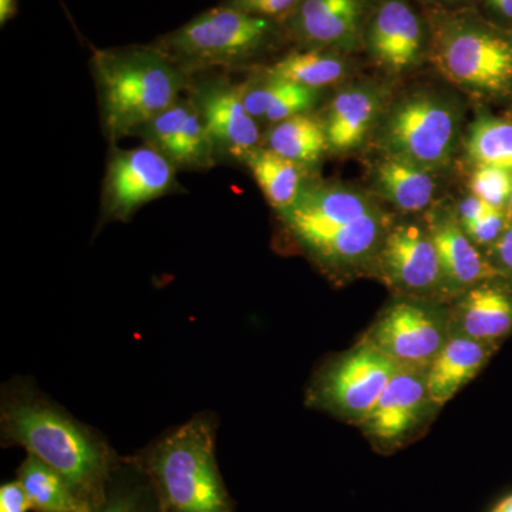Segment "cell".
I'll return each instance as SVG.
<instances>
[{
    "label": "cell",
    "mask_w": 512,
    "mask_h": 512,
    "mask_svg": "<svg viewBox=\"0 0 512 512\" xmlns=\"http://www.w3.org/2000/svg\"><path fill=\"white\" fill-rule=\"evenodd\" d=\"M430 30L433 62L451 83L485 96L511 89L512 33L468 12L437 13Z\"/></svg>",
    "instance_id": "obj_6"
},
{
    "label": "cell",
    "mask_w": 512,
    "mask_h": 512,
    "mask_svg": "<svg viewBox=\"0 0 512 512\" xmlns=\"http://www.w3.org/2000/svg\"><path fill=\"white\" fill-rule=\"evenodd\" d=\"M16 480L28 495L32 512H92L74 493L72 485L30 454L16 470Z\"/></svg>",
    "instance_id": "obj_26"
},
{
    "label": "cell",
    "mask_w": 512,
    "mask_h": 512,
    "mask_svg": "<svg viewBox=\"0 0 512 512\" xmlns=\"http://www.w3.org/2000/svg\"><path fill=\"white\" fill-rule=\"evenodd\" d=\"M440 409L427 387V369L402 366L357 427L377 453L389 456L419 439Z\"/></svg>",
    "instance_id": "obj_11"
},
{
    "label": "cell",
    "mask_w": 512,
    "mask_h": 512,
    "mask_svg": "<svg viewBox=\"0 0 512 512\" xmlns=\"http://www.w3.org/2000/svg\"><path fill=\"white\" fill-rule=\"evenodd\" d=\"M245 165L254 175L266 201L276 212L285 211L295 204L309 183L306 178L308 168L262 146L247 158Z\"/></svg>",
    "instance_id": "obj_24"
},
{
    "label": "cell",
    "mask_w": 512,
    "mask_h": 512,
    "mask_svg": "<svg viewBox=\"0 0 512 512\" xmlns=\"http://www.w3.org/2000/svg\"><path fill=\"white\" fill-rule=\"evenodd\" d=\"M0 441L25 448L52 467L90 508L106 494L121 457L99 431L77 420L26 377H15L0 394Z\"/></svg>",
    "instance_id": "obj_1"
},
{
    "label": "cell",
    "mask_w": 512,
    "mask_h": 512,
    "mask_svg": "<svg viewBox=\"0 0 512 512\" xmlns=\"http://www.w3.org/2000/svg\"><path fill=\"white\" fill-rule=\"evenodd\" d=\"M507 212L505 210H497L491 208L490 211L485 212L483 217L478 218L476 221L467 222L461 225L468 238L480 247H493L498 238L503 235L505 228L508 225Z\"/></svg>",
    "instance_id": "obj_30"
},
{
    "label": "cell",
    "mask_w": 512,
    "mask_h": 512,
    "mask_svg": "<svg viewBox=\"0 0 512 512\" xmlns=\"http://www.w3.org/2000/svg\"><path fill=\"white\" fill-rule=\"evenodd\" d=\"M286 39L279 20L220 5L158 37L154 45L188 76L238 69L256 62Z\"/></svg>",
    "instance_id": "obj_5"
},
{
    "label": "cell",
    "mask_w": 512,
    "mask_h": 512,
    "mask_svg": "<svg viewBox=\"0 0 512 512\" xmlns=\"http://www.w3.org/2000/svg\"><path fill=\"white\" fill-rule=\"evenodd\" d=\"M217 414L201 412L133 454L161 512H237L217 461Z\"/></svg>",
    "instance_id": "obj_3"
},
{
    "label": "cell",
    "mask_w": 512,
    "mask_h": 512,
    "mask_svg": "<svg viewBox=\"0 0 512 512\" xmlns=\"http://www.w3.org/2000/svg\"><path fill=\"white\" fill-rule=\"evenodd\" d=\"M430 26L409 0H373L363 47L377 66L392 74L409 72L426 55Z\"/></svg>",
    "instance_id": "obj_15"
},
{
    "label": "cell",
    "mask_w": 512,
    "mask_h": 512,
    "mask_svg": "<svg viewBox=\"0 0 512 512\" xmlns=\"http://www.w3.org/2000/svg\"><path fill=\"white\" fill-rule=\"evenodd\" d=\"M92 72L111 146L136 133L187 92L190 76L156 45L96 50Z\"/></svg>",
    "instance_id": "obj_4"
},
{
    "label": "cell",
    "mask_w": 512,
    "mask_h": 512,
    "mask_svg": "<svg viewBox=\"0 0 512 512\" xmlns=\"http://www.w3.org/2000/svg\"><path fill=\"white\" fill-rule=\"evenodd\" d=\"M505 212H507L508 221H512V192L507 207H505Z\"/></svg>",
    "instance_id": "obj_39"
},
{
    "label": "cell",
    "mask_w": 512,
    "mask_h": 512,
    "mask_svg": "<svg viewBox=\"0 0 512 512\" xmlns=\"http://www.w3.org/2000/svg\"><path fill=\"white\" fill-rule=\"evenodd\" d=\"M450 338V303L394 296L362 336L403 367L429 369Z\"/></svg>",
    "instance_id": "obj_9"
},
{
    "label": "cell",
    "mask_w": 512,
    "mask_h": 512,
    "mask_svg": "<svg viewBox=\"0 0 512 512\" xmlns=\"http://www.w3.org/2000/svg\"><path fill=\"white\" fill-rule=\"evenodd\" d=\"M511 332L512 286L503 276L471 286L450 303V336L500 345Z\"/></svg>",
    "instance_id": "obj_17"
},
{
    "label": "cell",
    "mask_w": 512,
    "mask_h": 512,
    "mask_svg": "<svg viewBox=\"0 0 512 512\" xmlns=\"http://www.w3.org/2000/svg\"><path fill=\"white\" fill-rule=\"evenodd\" d=\"M488 261L498 274L512 282V221L488 252Z\"/></svg>",
    "instance_id": "obj_32"
},
{
    "label": "cell",
    "mask_w": 512,
    "mask_h": 512,
    "mask_svg": "<svg viewBox=\"0 0 512 512\" xmlns=\"http://www.w3.org/2000/svg\"><path fill=\"white\" fill-rule=\"evenodd\" d=\"M498 346L464 336H450L427 369V387L433 402L440 407L450 402L463 387L476 379Z\"/></svg>",
    "instance_id": "obj_20"
},
{
    "label": "cell",
    "mask_w": 512,
    "mask_h": 512,
    "mask_svg": "<svg viewBox=\"0 0 512 512\" xmlns=\"http://www.w3.org/2000/svg\"><path fill=\"white\" fill-rule=\"evenodd\" d=\"M427 227L439 254L444 292L451 303L471 286L501 276L487 256L468 238L454 212H434Z\"/></svg>",
    "instance_id": "obj_18"
},
{
    "label": "cell",
    "mask_w": 512,
    "mask_h": 512,
    "mask_svg": "<svg viewBox=\"0 0 512 512\" xmlns=\"http://www.w3.org/2000/svg\"><path fill=\"white\" fill-rule=\"evenodd\" d=\"M262 76L242 83L245 107L258 123L274 126L299 114L311 113L318 104L320 90L276 79L265 72Z\"/></svg>",
    "instance_id": "obj_21"
},
{
    "label": "cell",
    "mask_w": 512,
    "mask_h": 512,
    "mask_svg": "<svg viewBox=\"0 0 512 512\" xmlns=\"http://www.w3.org/2000/svg\"><path fill=\"white\" fill-rule=\"evenodd\" d=\"M28 495L18 480L0 485V512H29Z\"/></svg>",
    "instance_id": "obj_33"
},
{
    "label": "cell",
    "mask_w": 512,
    "mask_h": 512,
    "mask_svg": "<svg viewBox=\"0 0 512 512\" xmlns=\"http://www.w3.org/2000/svg\"><path fill=\"white\" fill-rule=\"evenodd\" d=\"M18 0H0V25L5 26L9 20L18 15Z\"/></svg>",
    "instance_id": "obj_35"
},
{
    "label": "cell",
    "mask_w": 512,
    "mask_h": 512,
    "mask_svg": "<svg viewBox=\"0 0 512 512\" xmlns=\"http://www.w3.org/2000/svg\"><path fill=\"white\" fill-rule=\"evenodd\" d=\"M369 272L389 286L394 296L448 303L439 254L427 224H393Z\"/></svg>",
    "instance_id": "obj_12"
},
{
    "label": "cell",
    "mask_w": 512,
    "mask_h": 512,
    "mask_svg": "<svg viewBox=\"0 0 512 512\" xmlns=\"http://www.w3.org/2000/svg\"><path fill=\"white\" fill-rule=\"evenodd\" d=\"M187 93L207 128L218 161L245 164L262 146L264 136L245 107L242 84L229 82L221 74H194Z\"/></svg>",
    "instance_id": "obj_13"
},
{
    "label": "cell",
    "mask_w": 512,
    "mask_h": 512,
    "mask_svg": "<svg viewBox=\"0 0 512 512\" xmlns=\"http://www.w3.org/2000/svg\"><path fill=\"white\" fill-rule=\"evenodd\" d=\"M278 218L293 247L335 279L369 272L393 225L369 195L311 181Z\"/></svg>",
    "instance_id": "obj_2"
},
{
    "label": "cell",
    "mask_w": 512,
    "mask_h": 512,
    "mask_svg": "<svg viewBox=\"0 0 512 512\" xmlns=\"http://www.w3.org/2000/svg\"><path fill=\"white\" fill-rule=\"evenodd\" d=\"M299 2L301 0H222L221 5L239 9L251 15L282 20L296 8Z\"/></svg>",
    "instance_id": "obj_31"
},
{
    "label": "cell",
    "mask_w": 512,
    "mask_h": 512,
    "mask_svg": "<svg viewBox=\"0 0 512 512\" xmlns=\"http://www.w3.org/2000/svg\"><path fill=\"white\" fill-rule=\"evenodd\" d=\"M491 512H512V495L495 505L494 510Z\"/></svg>",
    "instance_id": "obj_37"
},
{
    "label": "cell",
    "mask_w": 512,
    "mask_h": 512,
    "mask_svg": "<svg viewBox=\"0 0 512 512\" xmlns=\"http://www.w3.org/2000/svg\"><path fill=\"white\" fill-rule=\"evenodd\" d=\"M430 2L441 3V5H454V3L466 2V0H430Z\"/></svg>",
    "instance_id": "obj_38"
},
{
    "label": "cell",
    "mask_w": 512,
    "mask_h": 512,
    "mask_svg": "<svg viewBox=\"0 0 512 512\" xmlns=\"http://www.w3.org/2000/svg\"><path fill=\"white\" fill-rule=\"evenodd\" d=\"M346 55L323 49H295L264 70L268 76L320 90L342 82L350 66Z\"/></svg>",
    "instance_id": "obj_25"
},
{
    "label": "cell",
    "mask_w": 512,
    "mask_h": 512,
    "mask_svg": "<svg viewBox=\"0 0 512 512\" xmlns=\"http://www.w3.org/2000/svg\"><path fill=\"white\" fill-rule=\"evenodd\" d=\"M466 147L476 165L512 171V121L481 116L470 128Z\"/></svg>",
    "instance_id": "obj_28"
},
{
    "label": "cell",
    "mask_w": 512,
    "mask_h": 512,
    "mask_svg": "<svg viewBox=\"0 0 512 512\" xmlns=\"http://www.w3.org/2000/svg\"><path fill=\"white\" fill-rule=\"evenodd\" d=\"M262 147L309 170L329 151L325 123L309 113L291 117L269 127Z\"/></svg>",
    "instance_id": "obj_23"
},
{
    "label": "cell",
    "mask_w": 512,
    "mask_h": 512,
    "mask_svg": "<svg viewBox=\"0 0 512 512\" xmlns=\"http://www.w3.org/2000/svg\"><path fill=\"white\" fill-rule=\"evenodd\" d=\"M382 110V97L372 86H353L330 101L325 123L329 151L350 153L365 144Z\"/></svg>",
    "instance_id": "obj_19"
},
{
    "label": "cell",
    "mask_w": 512,
    "mask_h": 512,
    "mask_svg": "<svg viewBox=\"0 0 512 512\" xmlns=\"http://www.w3.org/2000/svg\"><path fill=\"white\" fill-rule=\"evenodd\" d=\"M375 181L380 195L404 214L426 210L436 194L429 170L399 158L384 157L376 167Z\"/></svg>",
    "instance_id": "obj_22"
},
{
    "label": "cell",
    "mask_w": 512,
    "mask_h": 512,
    "mask_svg": "<svg viewBox=\"0 0 512 512\" xmlns=\"http://www.w3.org/2000/svg\"><path fill=\"white\" fill-rule=\"evenodd\" d=\"M501 18L512 20V0H485Z\"/></svg>",
    "instance_id": "obj_36"
},
{
    "label": "cell",
    "mask_w": 512,
    "mask_h": 512,
    "mask_svg": "<svg viewBox=\"0 0 512 512\" xmlns=\"http://www.w3.org/2000/svg\"><path fill=\"white\" fill-rule=\"evenodd\" d=\"M373 0H301L284 19L286 39L296 49L355 52L363 37Z\"/></svg>",
    "instance_id": "obj_14"
},
{
    "label": "cell",
    "mask_w": 512,
    "mask_h": 512,
    "mask_svg": "<svg viewBox=\"0 0 512 512\" xmlns=\"http://www.w3.org/2000/svg\"><path fill=\"white\" fill-rule=\"evenodd\" d=\"M490 205L485 204L476 195L471 194L470 197L464 198L458 202L456 214L458 222L461 225L467 224V222L476 221L478 218L483 217L485 212L490 211Z\"/></svg>",
    "instance_id": "obj_34"
},
{
    "label": "cell",
    "mask_w": 512,
    "mask_h": 512,
    "mask_svg": "<svg viewBox=\"0 0 512 512\" xmlns=\"http://www.w3.org/2000/svg\"><path fill=\"white\" fill-rule=\"evenodd\" d=\"M177 167L156 148L121 150L111 146L101 190L99 229L110 222H128L148 202L183 191Z\"/></svg>",
    "instance_id": "obj_10"
},
{
    "label": "cell",
    "mask_w": 512,
    "mask_h": 512,
    "mask_svg": "<svg viewBox=\"0 0 512 512\" xmlns=\"http://www.w3.org/2000/svg\"><path fill=\"white\" fill-rule=\"evenodd\" d=\"M400 367L360 339L352 349L318 367L306 389L305 404L359 426Z\"/></svg>",
    "instance_id": "obj_7"
},
{
    "label": "cell",
    "mask_w": 512,
    "mask_h": 512,
    "mask_svg": "<svg viewBox=\"0 0 512 512\" xmlns=\"http://www.w3.org/2000/svg\"><path fill=\"white\" fill-rule=\"evenodd\" d=\"M136 137L156 148L177 170H210L218 163L207 128L188 96H181L144 124Z\"/></svg>",
    "instance_id": "obj_16"
},
{
    "label": "cell",
    "mask_w": 512,
    "mask_h": 512,
    "mask_svg": "<svg viewBox=\"0 0 512 512\" xmlns=\"http://www.w3.org/2000/svg\"><path fill=\"white\" fill-rule=\"evenodd\" d=\"M92 512H161L150 481L131 456L121 457L106 494Z\"/></svg>",
    "instance_id": "obj_27"
},
{
    "label": "cell",
    "mask_w": 512,
    "mask_h": 512,
    "mask_svg": "<svg viewBox=\"0 0 512 512\" xmlns=\"http://www.w3.org/2000/svg\"><path fill=\"white\" fill-rule=\"evenodd\" d=\"M473 195L497 210H505L512 192V171L503 168L477 165L471 175Z\"/></svg>",
    "instance_id": "obj_29"
},
{
    "label": "cell",
    "mask_w": 512,
    "mask_h": 512,
    "mask_svg": "<svg viewBox=\"0 0 512 512\" xmlns=\"http://www.w3.org/2000/svg\"><path fill=\"white\" fill-rule=\"evenodd\" d=\"M458 111L436 93L403 97L387 113L379 131L386 157L399 158L433 171L443 167L456 150Z\"/></svg>",
    "instance_id": "obj_8"
}]
</instances>
